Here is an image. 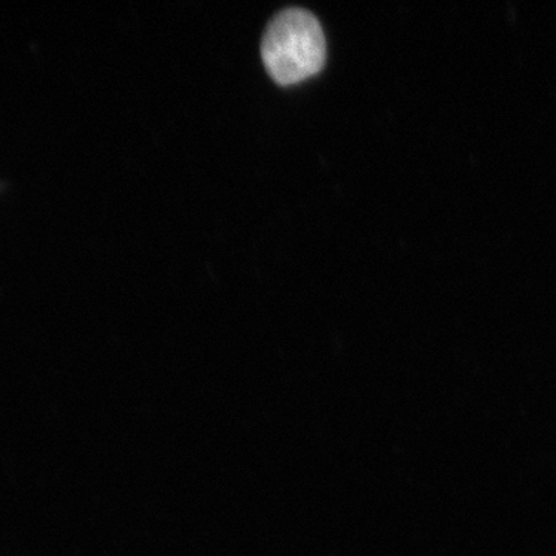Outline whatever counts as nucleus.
Segmentation results:
<instances>
[{
  "mask_svg": "<svg viewBox=\"0 0 556 556\" xmlns=\"http://www.w3.org/2000/svg\"><path fill=\"white\" fill-rule=\"evenodd\" d=\"M262 58L270 78L292 86L317 75L327 60V42L320 22L309 11H280L266 28Z\"/></svg>",
  "mask_w": 556,
  "mask_h": 556,
  "instance_id": "obj_1",
  "label": "nucleus"
}]
</instances>
